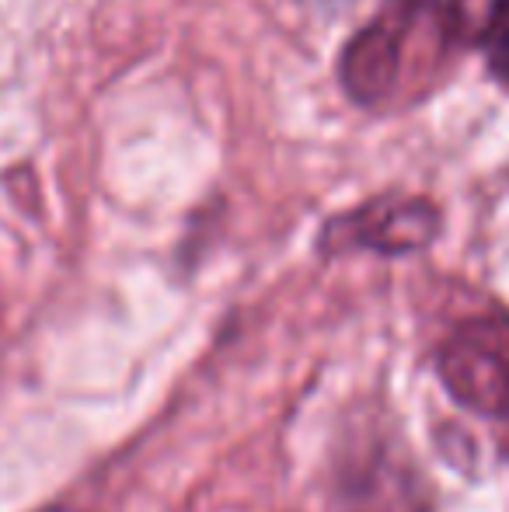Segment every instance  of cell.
I'll list each match as a JSON object with an SVG mask.
<instances>
[{
    "mask_svg": "<svg viewBox=\"0 0 509 512\" xmlns=\"http://www.w3.org/2000/svg\"><path fill=\"white\" fill-rule=\"evenodd\" d=\"M468 42V0H381L342 42L335 81L363 112L412 108L447 81Z\"/></svg>",
    "mask_w": 509,
    "mask_h": 512,
    "instance_id": "cell-1",
    "label": "cell"
},
{
    "mask_svg": "<svg viewBox=\"0 0 509 512\" xmlns=\"http://www.w3.org/2000/svg\"><path fill=\"white\" fill-rule=\"evenodd\" d=\"M46 512H77V509H63V506H56V509H46Z\"/></svg>",
    "mask_w": 509,
    "mask_h": 512,
    "instance_id": "cell-6",
    "label": "cell"
},
{
    "mask_svg": "<svg viewBox=\"0 0 509 512\" xmlns=\"http://www.w3.org/2000/svg\"><path fill=\"white\" fill-rule=\"evenodd\" d=\"M436 377L457 405L509 422V324H464L436 352Z\"/></svg>",
    "mask_w": 509,
    "mask_h": 512,
    "instance_id": "cell-3",
    "label": "cell"
},
{
    "mask_svg": "<svg viewBox=\"0 0 509 512\" xmlns=\"http://www.w3.org/2000/svg\"><path fill=\"white\" fill-rule=\"evenodd\" d=\"M300 4H304L307 11H318V14H335V11H342V7H346L349 0H300Z\"/></svg>",
    "mask_w": 509,
    "mask_h": 512,
    "instance_id": "cell-5",
    "label": "cell"
},
{
    "mask_svg": "<svg viewBox=\"0 0 509 512\" xmlns=\"http://www.w3.org/2000/svg\"><path fill=\"white\" fill-rule=\"evenodd\" d=\"M475 49L485 63V74L509 91V0H489L475 28Z\"/></svg>",
    "mask_w": 509,
    "mask_h": 512,
    "instance_id": "cell-4",
    "label": "cell"
},
{
    "mask_svg": "<svg viewBox=\"0 0 509 512\" xmlns=\"http://www.w3.org/2000/svg\"><path fill=\"white\" fill-rule=\"evenodd\" d=\"M443 234V209L436 199L415 192H381L328 216L318 234V255H381L405 258L433 248Z\"/></svg>",
    "mask_w": 509,
    "mask_h": 512,
    "instance_id": "cell-2",
    "label": "cell"
}]
</instances>
